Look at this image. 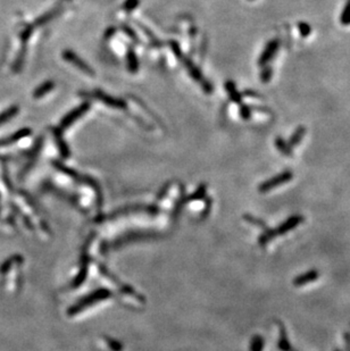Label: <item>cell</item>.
<instances>
[{
	"instance_id": "cell-28",
	"label": "cell",
	"mask_w": 350,
	"mask_h": 351,
	"mask_svg": "<svg viewBox=\"0 0 350 351\" xmlns=\"http://www.w3.org/2000/svg\"><path fill=\"white\" fill-rule=\"evenodd\" d=\"M334 351H341V350H339V349H335Z\"/></svg>"
},
{
	"instance_id": "cell-12",
	"label": "cell",
	"mask_w": 350,
	"mask_h": 351,
	"mask_svg": "<svg viewBox=\"0 0 350 351\" xmlns=\"http://www.w3.org/2000/svg\"><path fill=\"white\" fill-rule=\"evenodd\" d=\"M225 90L230 96L231 100L235 103H241V101H242V96H241V93L238 91V89H236L235 84L232 81H228L225 83Z\"/></svg>"
},
{
	"instance_id": "cell-16",
	"label": "cell",
	"mask_w": 350,
	"mask_h": 351,
	"mask_svg": "<svg viewBox=\"0 0 350 351\" xmlns=\"http://www.w3.org/2000/svg\"><path fill=\"white\" fill-rule=\"evenodd\" d=\"M243 218L247 222H249L250 224H253L254 226H257L259 227V229H262V230H265V229H267V224H266V222L263 221L262 218H258L256 216H253V215H250V214H246L243 216Z\"/></svg>"
},
{
	"instance_id": "cell-11",
	"label": "cell",
	"mask_w": 350,
	"mask_h": 351,
	"mask_svg": "<svg viewBox=\"0 0 350 351\" xmlns=\"http://www.w3.org/2000/svg\"><path fill=\"white\" fill-rule=\"evenodd\" d=\"M277 236L275 229H271V227H267V229L263 230L262 234L258 236V244L261 247H266L273 239H275Z\"/></svg>"
},
{
	"instance_id": "cell-7",
	"label": "cell",
	"mask_w": 350,
	"mask_h": 351,
	"mask_svg": "<svg viewBox=\"0 0 350 351\" xmlns=\"http://www.w3.org/2000/svg\"><path fill=\"white\" fill-rule=\"evenodd\" d=\"M321 276V273L318 269H310L307 270L306 273H302L300 275H298L295 278H293V286L295 287H302L306 286V284L315 282L316 279Z\"/></svg>"
},
{
	"instance_id": "cell-5",
	"label": "cell",
	"mask_w": 350,
	"mask_h": 351,
	"mask_svg": "<svg viewBox=\"0 0 350 351\" xmlns=\"http://www.w3.org/2000/svg\"><path fill=\"white\" fill-rule=\"evenodd\" d=\"M63 57H64V59H66L68 61V63H71L72 65H74L75 67L79 68L81 72L83 73H86L88 75H93L94 72H93V69H91V67L88 64L84 63V61L80 58V57L73 53V51H71V50H65L64 53H63Z\"/></svg>"
},
{
	"instance_id": "cell-15",
	"label": "cell",
	"mask_w": 350,
	"mask_h": 351,
	"mask_svg": "<svg viewBox=\"0 0 350 351\" xmlns=\"http://www.w3.org/2000/svg\"><path fill=\"white\" fill-rule=\"evenodd\" d=\"M127 67H129L131 73H135L139 68L138 58H136L134 51L132 49H130L129 53H127Z\"/></svg>"
},
{
	"instance_id": "cell-23",
	"label": "cell",
	"mask_w": 350,
	"mask_h": 351,
	"mask_svg": "<svg viewBox=\"0 0 350 351\" xmlns=\"http://www.w3.org/2000/svg\"><path fill=\"white\" fill-rule=\"evenodd\" d=\"M55 136H56V140H57V142L59 144L61 153L67 156V148H66V146H65V144H64V141H63V139H61L60 132H59L58 130H56V131H55Z\"/></svg>"
},
{
	"instance_id": "cell-22",
	"label": "cell",
	"mask_w": 350,
	"mask_h": 351,
	"mask_svg": "<svg viewBox=\"0 0 350 351\" xmlns=\"http://www.w3.org/2000/svg\"><path fill=\"white\" fill-rule=\"evenodd\" d=\"M240 115L243 120H249L250 116H252V108L247 105H242L240 107Z\"/></svg>"
},
{
	"instance_id": "cell-14",
	"label": "cell",
	"mask_w": 350,
	"mask_h": 351,
	"mask_svg": "<svg viewBox=\"0 0 350 351\" xmlns=\"http://www.w3.org/2000/svg\"><path fill=\"white\" fill-rule=\"evenodd\" d=\"M54 87H55V83L53 81H47L45 83H42L39 88H37L34 93H33V97L37 99L42 98L44 96H46L47 93H49L51 90L54 89Z\"/></svg>"
},
{
	"instance_id": "cell-13",
	"label": "cell",
	"mask_w": 350,
	"mask_h": 351,
	"mask_svg": "<svg viewBox=\"0 0 350 351\" xmlns=\"http://www.w3.org/2000/svg\"><path fill=\"white\" fill-rule=\"evenodd\" d=\"M305 134H306V127L302 126V125L298 126L297 129H296V131L293 132V134L290 136V139H289V141H288V144H289L292 147V148H293V147H297L298 145L300 144L301 140L304 139Z\"/></svg>"
},
{
	"instance_id": "cell-10",
	"label": "cell",
	"mask_w": 350,
	"mask_h": 351,
	"mask_svg": "<svg viewBox=\"0 0 350 351\" xmlns=\"http://www.w3.org/2000/svg\"><path fill=\"white\" fill-rule=\"evenodd\" d=\"M274 144H275L276 149L280 151V153L283 156H286V157H292V156H293V148L289 144H288V142L285 139H283V137L277 136Z\"/></svg>"
},
{
	"instance_id": "cell-2",
	"label": "cell",
	"mask_w": 350,
	"mask_h": 351,
	"mask_svg": "<svg viewBox=\"0 0 350 351\" xmlns=\"http://www.w3.org/2000/svg\"><path fill=\"white\" fill-rule=\"evenodd\" d=\"M292 179H293V173L291 172V170L285 169L283 172L275 175V177H273L271 179H268L267 181L263 182L258 188V191L261 193H267L269 191H272L273 189H275L276 187H280L282 186V184L290 182Z\"/></svg>"
},
{
	"instance_id": "cell-20",
	"label": "cell",
	"mask_w": 350,
	"mask_h": 351,
	"mask_svg": "<svg viewBox=\"0 0 350 351\" xmlns=\"http://www.w3.org/2000/svg\"><path fill=\"white\" fill-rule=\"evenodd\" d=\"M272 75H273L272 67H269V66L265 65V66H264V68L262 69V72H261V80H262V82H263V83H268L269 81H271Z\"/></svg>"
},
{
	"instance_id": "cell-21",
	"label": "cell",
	"mask_w": 350,
	"mask_h": 351,
	"mask_svg": "<svg viewBox=\"0 0 350 351\" xmlns=\"http://www.w3.org/2000/svg\"><path fill=\"white\" fill-rule=\"evenodd\" d=\"M298 30H299V33L301 37H308L311 33V26L309 24H307L305 22H299L298 23Z\"/></svg>"
},
{
	"instance_id": "cell-24",
	"label": "cell",
	"mask_w": 350,
	"mask_h": 351,
	"mask_svg": "<svg viewBox=\"0 0 350 351\" xmlns=\"http://www.w3.org/2000/svg\"><path fill=\"white\" fill-rule=\"evenodd\" d=\"M138 5H139V0H127V2L124 4V9L127 12H130L138 6Z\"/></svg>"
},
{
	"instance_id": "cell-25",
	"label": "cell",
	"mask_w": 350,
	"mask_h": 351,
	"mask_svg": "<svg viewBox=\"0 0 350 351\" xmlns=\"http://www.w3.org/2000/svg\"><path fill=\"white\" fill-rule=\"evenodd\" d=\"M343 340H344V348H346V351H350V333L344 332Z\"/></svg>"
},
{
	"instance_id": "cell-9",
	"label": "cell",
	"mask_w": 350,
	"mask_h": 351,
	"mask_svg": "<svg viewBox=\"0 0 350 351\" xmlns=\"http://www.w3.org/2000/svg\"><path fill=\"white\" fill-rule=\"evenodd\" d=\"M277 323V327H278V340H277V348L280 349L281 351H298L295 348L292 347L289 339H288V334H287V330L285 324L282 323V322H276Z\"/></svg>"
},
{
	"instance_id": "cell-17",
	"label": "cell",
	"mask_w": 350,
	"mask_h": 351,
	"mask_svg": "<svg viewBox=\"0 0 350 351\" xmlns=\"http://www.w3.org/2000/svg\"><path fill=\"white\" fill-rule=\"evenodd\" d=\"M264 339L261 335H255L250 342V351H262L264 349Z\"/></svg>"
},
{
	"instance_id": "cell-18",
	"label": "cell",
	"mask_w": 350,
	"mask_h": 351,
	"mask_svg": "<svg viewBox=\"0 0 350 351\" xmlns=\"http://www.w3.org/2000/svg\"><path fill=\"white\" fill-rule=\"evenodd\" d=\"M17 113H18V108L16 106L8 108L7 111H5L2 115H0V124H3V123L7 122L8 120H11V118L13 116H15Z\"/></svg>"
},
{
	"instance_id": "cell-1",
	"label": "cell",
	"mask_w": 350,
	"mask_h": 351,
	"mask_svg": "<svg viewBox=\"0 0 350 351\" xmlns=\"http://www.w3.org/2000/svg\"><path fill=\"white\" fill-rule=\"evenodd\" d=\"M171 48L173 49L175 55H177L179 58L182 60V63L184 64V66H186L191 77L201 85L202 90H204L206 93H212L213 92V85L209 82H208L204 77H202L201 72L196 67L195 65H193L192 61L189 58H187V57L181 53V50H180V47H179V45L177 44V42H171Z\"/></svg>"
},
{
	"instance_id": "cell-26",
	"label": "cell",
	"mask_w": 350,
	"mask_h": 351,
	"mask_svg": "<svg viewBox=\"0 0 350 351\" xmlns=\"http://www.w3.org/2000/svg\"><path fill=\"white\" fill-rule=\"evenodd\" d=\"M124 30H125V32L127 33V36H130V37L132 38V39H133V40H138V38L135 37V34H134V33H133V31H132L130 27L127 28V27H125V26H124Z\"/></svg>"
},
{
	"instance_id": "cell-29",
	"label": "cell",
	"mask_w": 350,
	"mask_h": 351,
	"mask_svg": "<svg viewBox=\"0 0 350 351\" xmlns=\"http://www.w3.org/2000/svg\"><path fill=\"white\" fill-rule=\"evenodd\" d=\"M250 2H253V0H250Z\"/></svg>"
},
{
	"instance_id": "cell-8",
	"label": "cell",
	"mask_w": 350,
	"mask_h": 351,
	"mask_svg": "<svg viewBox=\"0 0 350 351\" xmlns=\"http://www.w3.org/2000/svg\"><path fill=\"white\" fill-rule=\"evenodd\" d=\"M93 97L96 98V99H98V100L102 101L103 103H106V105L113 107V108L125 109V107H126L125 101L121 100V99L113 98V97H111V96H108V94H106L105 92L99 91V90H97V91H94V92H93Z\"/></svg>"
},
{
	"instance_id": "cell-19",
	"label": "cell",
	"mask_w": 350,
	"mask_h": 351,
	"mask_svg": "<svg viewBox=\"0 0 350 351\" xmlns=\"http://www.w3.org/2000/svg\"><path fill=\"white\" fill-rule=\"evenodd\" d=\"M340 22H341L343 25L350 24V0H347L346 5H344V8L341 13V17H340Z\"/></svg>"
},
{
	"instance_id": "cell-6",
	"label": "cell",
	"mask_w": 350,
	"mask_h": 351,
	"mask_svg": "<svg viewBox=\"0 0 350 351\" xmlns=\"http://www.w3.org/2000/svg\"><path fill=\"white\" fill-rule=\"evenodd\" d=\"M278 47H280V41L277 39H273L267 44V46L265 47V49L263 50L262 55L259 56L258 58V65L259 66H265L267 65V63L271 60L275 54L277 53Z\"/></svg>"
},
{
	"instance_id": "cell-27",
	"label": "cell",
	"mask_w": 350,
	"mask_h": 351,
	"mask_svg": "<svg viewBox=\"0 0 350 351\" xmlns=\"http://www.w3.org/2000/svg\"><path fill=\"white\" fill-rule=\"evenodd\" d=\"M246 94H247V96H253V97H259V94H258V93H256V92H253V91H247V92H246Z\"/></svg>"
},
{
	"instance_id": "cell-4",
	"label": "cell",
	"mask_w": 350,
	"mask_h": 351,
	"mask_svg": "<svg viewBox=\"0 0 350 351\" xmlns=\"http://www.w3.org/2000/svg\"><path fill=\"white\" fill-rule=\"evenodd\" d=\"M89 103L84 102L82 105H80L78 108L73 109L72 112H69L67 115H66L63 120L60 122V126L61 129H67V127L74 123L75 121H78L80 117L83 116L84 114H86L89 111Z\"/></svg>"
},
{
	"instance_id": "cell-3",
	"label": "cell",
	"mask_w": 350,
	"mask_h": 351,
	"mask_svg": "<svg viewBox=\"0 0 350 351\" xmlns=\"http://www.w3.org/2000/svg\"><path fill=\"white\" fill-rule=\"evenodd\" d=\"M304 221H305V217L300 214L289 216L285 222H282L280 225L275 227V232L277 236L285 235L288 233V232L295 230L296 227H298L301 224V223H304Z\"/></svg>"
}]
</instances>
